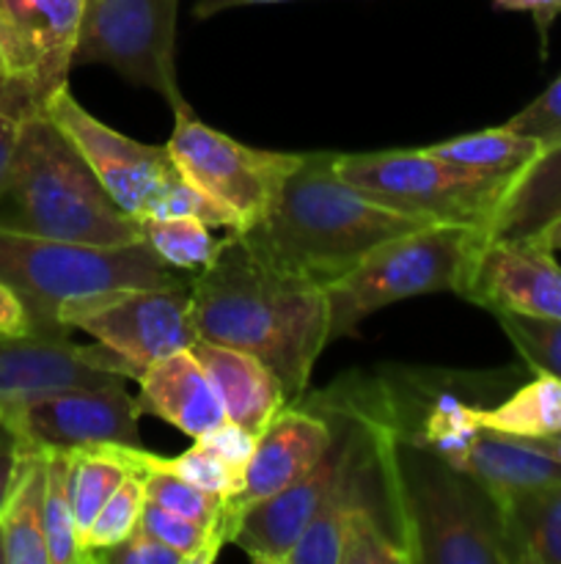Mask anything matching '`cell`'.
I'll list each match as a JSON object with an SVG mask.
<instances>
[{
  "label": "cell",
  "mask_w": 561,
  "mask_h": 564,
  "mask_svg": "<svg viewBox=\"0 0 561 564\" xmlns=\"http://www.w3.org/2000/svg\"><path fill=\"white\" fill-rule=\"evenodd\" d=\"M190 314L198 339L267 364L289 402L306 394L314 364L330 345L322 286L270 264L237 229L226 235L215 262L193 273Z\"/></svg>",
  "instance_id": "6da1fadb"
},
{
  "label": "cell",
  "mask_w": 561,
  "mask_h": 564,
  "mask_svg": "<svg viewBox=\"0 0 561 564\" xmlns=\"http://www.w3.org/2000/svg\"><path fill=\"white\" fill-rule=\"evenodd\" d=\"M336 158L339 152L300 154L267 213L240 231L258 257L322 290L383 242L429 226L355 191L341 180Z\"/></svg>",
  "instance_id": "7a4b0ae2"
},
{
  "label": "cell",
  "mask_w": 561,
  "mask_h": 564,
  "mask_svg": "<svg viewBox=\"0 0 561 564\" xmlns=\"http://www.w3.org/2000/svg\"><path fill=\"white\" fill-rule=\"evenodd\" d=\"M333 389L355 408V444L286 564H416L394 435L355 400L344 378Z\"/></svg>",
  "instance_id": "3957f363"
},
{
  "label": "cell",
  "mask_w": 561,
  "mask_h": 564,
  "mask_svg": "<svg viewBox=\"0 0 561 564\" xmlns=\"http://www.w3.org/2000/svg\"><path fill=\"white\" fill-rule=\"evenodd\" d=\"M0 229L86 246L141 240L138 218L116 204L75 143L44 113L20 121L0 191Z\"/></svg>",
  "instance_id": "277c9868"
},
{
  "label": "cell",
  "mask_w": 561,
  "mask_h": 564,
  "mask_svg": "<svg viewBox=\"0 0 561 564\" xmlns=\"http://www.w3.org/2000/svg\"><path fill=\"white\" fill-rule=\"evenodd\" d=\"M0 281L25 303L33 336L69 339L58 312L66 301L130 286L190 284L165 264L146 240L127 246H86L0 229Z\"/></svg>",
  "instance_id": "5b68a950"
},
{
  "label": "cell",
  "mask_w": 561,
  "mask_h": 564,
  "mask_svg": "<svg viewBox=\"0 0 561 564\" xmlns=\"http://www.w3.org/2000/svg\"><path fill=\"white\" fill-rule=\"evenodd\" d=\"M394 444L416 564H512L498 496L429 449Z\"/></svg>",
  "instance_id": "8992f818"
},
{
  "label": "cell",
  "mask_w": 561,
  "mask_h": 564,
  "mask_svg": "<svg viewBox=\"0 0 561 564\" xmlns=\"http://www.w3.org/2000/svg\"><path fill=\"white\" fill-rule=\"evenodd\" d=\"M355 400L391 430L396 441L421 446L462 466L482 433L476 413L495 405L504 389L501 375L449 372V369L385 367L377 375H344Z\"/></svg>",
  "instance_id": "52a82bcc"
},
{
  "label": "cell",
  "mask_w": 561,
  "mask_h": 564,
  "mask_svg": "<svg viewBox=\"0 0 561 564\" xmlns=\"http://www.w3.org/2000/svg\"><path fill=\"white\" fill-rule=\"evenodd\" d=\"M476 226L432 224L374 248L355 268L324 286L330 308L328 339L352 336L369 314L429 292L462 295L476 253Z\"/></svg>",
  "instance_id": "ba28073f"
},
{
  "label": "cell",
  "mask_w": 561,
  "mask_h": 564,
  "mask_svg": "<svg viewBox=\"0 0 561 564\" xmlns=\"http://www.w3.org/2000/svg\"><path fill=\"white\" fill-rule=\"evenodd\" d=\"M341 180L407 218L424 224L487 226L501 196L517 174L468 169L451 160L435 158L427 149H385V152L339 154Z\"/></svg>",
  "instance_id": "9c48e42d"
},
{
  "label": "cell",
  "mask_w": 561,
  "mask_h": 564,
  "mask_svg": "<svg viewBox=\"0 0 561 564\" xmlns=\"http://www.w3.org/2000/svg\"><path fill=\"white\" fill-rule=\"evenodd\" d=\"M64 330H82L124 361L127 378L141 380L152 364L190 350L198 341L190 314V284L130 286L66 301Z\"/></svg>",
  "instance_id": "30bf717a"
},
{
  "label": "cell",
  "mask_w": 561,
  "mask_h": 564,
  "mask_svg": "<svg viewBox=\"0 0 561 564\" xmlns=\"http://www.w3.org/2000/svg\"><path fill=\"white\" fill-rule=\"evenodd\" d=\"M86 0H0V110L44 113L75 66Z\"/></svg>",
  "instance_id": "8fae6325"
},
{
  "label": "cell",
  "mask_w": 561,
  "mask_h": 564,
  "mask_svg": "<svg viewBox=\"0 0 561 564\" xmlns=\"http://www.w3.org/2000/svg\"><path fill=\"white\" fill-rule=\"evenodd\" d=\"M176 9L179 0H86L75 66H110L127 83L157 91L170 110L182 108Z\"/></svg>",
  "instance_id": "7c38bea8"
},
{
  "label": "cell",
  "mask_w": 561,
  "mask_h": 564,
  "mask_svg": "<svg viewBox=\"0 0 561 564\" xmlns=\"http://www.w3.org/2000/svg\"><path fill=\"white\" fill-rule=\"evenodd\" d=\"M176 169L207 196L240 218V231L256 224L300 154L248 147L204 124L190 105L174 110V135L165 143Z\"/></svg>",
  "instance_id": "4fadbf2b"
},
{
  "label": "cell",
  "mask_w": 561,
  "mask_h": 564,
  "mask_svg": "<svg viewBox=\"0 0 561 564\" xmlns=\"http://www.w3.org/2000/svg\"><path fill=\"white\" fill-rule=\"evenodd\" d=\"M297 402L314 408V411L328 419L330 441L319 463L306 477L297 479L295 485L284 488L280 494L253 505L237 523L231 543L258 564H286L300 534L306 532V527L314 521L319 507L324 505L330 490L339 482L358 435L355 408L333 386L322 394H302Z\"/></svg>",
  "instance_id": "5bb4252c"
},
{
  "label": "cell",
  "mask_w": 561,
  "mask_h": 564,
  "mask_svg": "<svg viewBox=\"0 0 561 564\" xmlns=\"http://www.w3.org/2000/svg\"><path fill=\"white\" fill-rule=\"evenodd\" d=\"M141 405L124 383L69 386L0 402V424L33 449H91V446H143Z\"/></svg>",
  "instance_id": "9a60e30c"
},
{
  "label": "cell",
  "mask_w": 561,
  "mask_h": 564,
  "mask_svg": "<svg viewBox=\"0 0 561 564\" xmlns=\"http://www.w3.org/2000/svg\"><path fill=\"white\" fill-rule=\"evenodd\" d=\"M44 116L53 119L58 130L75 143L116 204L132 218H146L154 198L176 171L168 149L141 143L102 124L72 97L69 86L50 97Z\"/></svg>",
  "instance_id": "2e32d148"
},
{
  "label": "cell",
  "mask_w": 561,
  "mask_h": 564,
  "mask_svg": "<svg viewBox=\"0 0 561 564\" xmlns=\"http://www.w3.org/2000/svg\"><path fill=\"white\" fill-rule=\"evenodd\" d=\"M460 297L490 314L561 319V264L537 237L484 242Z\"/></svg>",
  "instance_id": "e0dca14e"
},
{
  "label": "cell",
  "mask_w": 561,
  "mask_h": 564,
  "mask_svg": "<svg viewBox=\"0 0 561 564\" xmlns=\"http://www.w3.org/2000/svg\"><path fill=\"white\" fill-rule=\"evenodd\" d=\"M330 441V422L302 402L286 405L256 438L242 485L226 501V534H234L240 518L258 501L280 494L306 477Z\"/></svg>",
  "instance_id": "ac0fdd59"
},
{
  "label": "cell",
  "mask_w": 561,
  "mask_h": 564,
  "mask_svg": "<svg viewBox=\"0 0 561 564\" xmlns=\"http://www.w3.org/2000/svg\"><path fill=\"white\" fill-rule=\"evenodd\" d=\"M124 383L99 361V347L72 345L47 336H0V402L69 386Z\"/></svg>",
  "instance_id": "d6986e66"
},
{
  "label": "cell",
  "mask_w": 561,
  "mask_h": 564,
  "mask_svg": "<svg viewBox=\"0 0 561 564\" xmlns=\"http://www.w3.org/2000/svg\"><path fill=\"white\" fill-rule=\"evenodd\" d=\"M138 386L141 394L135 400L141 411L174 424L193 441L215 433L220 424L229 422L218 389L190 350H179L152 364Z\"/></svg>",
  "instance_id": "ffe728a7"
},
{
  "label": "cell",
  "mask_w": 561,
  "mask_h": 564,
  "mask_svg": "<svg viewBox=\"0 0 561 564\" xmlns=\"http://www.w3.org/2000/svg\"><path fill=\"white\" fill-rule=\"evenodd\" d=\"M190 352L207 369L229 422L240 424L256 438L286 405H292L278 375L251 352L212 345V341L204 339H198L190 347Z\"/></svg>",
  "instance_id": "44dd1931"
},
{
  "label": "cell",
  "mask_w": 561,
  "mask_h": 564,
  "mask_svg": "<svg viewBox=\"0 0 561 564\" xmlns=\"http://www.w3.org/2000/svg\"><path fill=\"white\" fill-rule=\"evenodd\" d=\"M561 218V141L542 149L501 196L479 242L531 240Z\"/></svg>",
  "instance_id": "7402d4cb"
},
{
  "label": "cell",
  "mask_w": 561,
  "mask_h": 564,
  "mask_svg": "<svg viewBox=\"0 0 561 564\" xmlns=\"http://www.w3.org/2000/svg\"><path fill=\"white\" fill-rule=\"evenodd\" d=\"M512 564H561V482L498 496Z\"/></svg>",
  "instance_id": "603a6c76"
},
{
  "label": "cell",
  "mask_w": 561,
  "mask_h": 564,
  "mask_svg": "<svg viewBox=\"0 0 561 564\" xmlns=\"http://www.w3.org/2000/svg\"><path fill=\"white\" fill-rule=\"evenodd\" d=\"M460 468L487 485L495 496L561 482V463L531 449L522 441L487 433V430L476 435Z\"/></svg>",
  "instance_id": "cb8c5ba5"
},
{
  "label": "cell",
  "mask_w": 561,
  "mask_h": 564,
  "mask_svg": "<svg viewBox=\"0 0 561 564\" xmlns=\"http://www.w3.org/2000/svg\"><path fill=\"white\" fill-rule=\"evenodd\" d=\"M22 444V441H20ZM9 564H50L44 538V452L22 444V468L3 518Z\"/></svg>",
  "instance_id": "d4e9b609"
},
{
  "label": "cell",
  "mask_w": 561,
  "mask_h": 564,
  "mask_svg": "<svg viewBox=\"0 0 561 564\" xmlns=\"http://www.w3.org/2000/svg\"><path fill=\"white\" fill-rule=\"evenodd\" d=\"M479 427L506 438H542L561 430V378L537 372L506 400L476 413Z\"/></svg>",
  "instance_id": "484cf974"
},
{
  "label": "cell",
  "mask_w": 561,
  "mask_h": 564,
  "mask_svg": "<svg viewBox=\"0 0 561 564\" xmlns=\"http://www.w3.org/2000/svg\"><path fill=\"white\" fill-rule=\"evenodd\" d=\"M424 149L432 152L435 158L451 160V163L468 165V169L495 171V174H520L542 152V147L534 138L520 135L506 124L493 127V130L468 132V135H457L451 141H440Z\"/></svg>",
  "instance_id": "4316f807"
},
{
  "label": "cell",
  "mask_w": 561,
  "mask_h": 564,
  "mask_svg": "<svg viewBox=\"0 0 561 564\" xmlns=\"http://www.w3.org/2000/svg\"><path fill=\"white\" fill-rule=\"evenodd\" d=\"M209 229L212 226L198 218H138L141 240L182 273H198L215 262L226 237H215Z\"/></svg>",
  "instance_id": "83f0119b"
},
{
  "label": "cell",
  "mask_w": 561,
  "mask_h": 564,
  "mask_svg": "<svg viewBox=\"0 0 561 564\" xmlns=\"http://www.w3.org/2000/svg\"><path fill=\"white\" fill-rule=\"evenodd\" d=\"M44 538L50 564H80L72 512V452H44Z\"/></svg>",
  "instance_id": "f1b7e54d"
},
{
  "label": "cell",
  "mask_w": 561,
  "mask_h": 564,
  "mask_svg": "<svg viewBox=\"0 0 561 564\" xmlns=\"http://www.w3.org/2000/svg\"><path fill=\"white\" fill-rule=\"evenodd\" d=\"M143 507H146V479L143 474L130 471L116 494L105 501L97 521L80 543V564H99L110 549L124 543L141 527Z\"/></svg>",
  "instance_id": "f546056e"
},
{
  "label": "cell",
  "mask_w": 561,
  "mask_h": 564,
  "mask_svg": "<svg viewBox=\"0 0 561 564\" xmlns=\"http://www.w3.org/2000/svg\"><path fill=\"white\" fill-rule=\"evenodd\" d=\"M143 479H146V499L152 505L165 507V510L176 512L182 518H190V521L201 523L209 532L218 534L223 543H229V534H226V501L220 496L196 488L193 482L168 471H148L143 474Z\"/></svg>",
  "instance_id": "4dcf8cb0"
},
{
  "label": "cell",
  "mask_w": 561,
  "mask_h": 564,
  "mask_svg": "<svg viewBox=\"0 0 561 564\" xmlns=\"http://www.w3.org/2000/svg\"><path fill=\"white\" fill-rule=\"evenodd\" d=\"M141 527L146 532H152L154 538L163 540L165 545L176 551V554L185 560V564H209L218 560L220 549H223V540L215 532H209L201 523L190 521V518H182L176 512L165 510V507L152 505L146 499L143 507Z\"/></svg>",
  "instance_id": "1f68e13d"
},
{
  "label": "cell",
  "mask_w": 561,
  "mask_h": 564,
  "mask_svg": "<svg viewBox=\"0 0 561 564\" xmlns=\"http://www.w3.org/2000/svg\"><path fill=\"white\" fill-rule=\"evenodd\" d=\"M493 317L534 372H550L561 378V319H539L509 312H495Z\"/></svg>",
  "instance_id": "d6a6232c"
},
{
  "label": "cell",
  "mask_w": 561,
  "mask_h": 564,
  "mask_svg": "<svg viewBox=\"0 0 561 564\" xmlns=\"http://www.w3.org/2000/svg\"><path fill=\"white\" fill-rule=\"evenodd\" d=\"M146 218H198L209 226H223V229L240 231V218L229 207L207 196L201 187L193 185L179 169L165 182Z\"/></svg>",
  "instance_id": "836d02e7"
},
{
  "label": "cell",
  "mask_w": 561,
  "mask_h": 564,
  "mask_svg": "<svg viewBox=\"0 0 561 564\" xmlns=\"http://www.w3.org/2000/svg\"><path fill=\"white\" fill-rule=\"evenodd\" d=\"M506 127L520 135L534 138L542 149L561 141V75L539 94L534 102H528L520 113L512 116Z\"/></svg>",
  "instance_id": "e575fe53"
},
{
  "label": "cell",
  "mask_w": 561,
  "mask_h": 564,
  "mask_svg": "<svg viewBox=\"0 0 561 564\" xmlns=\"http://www.w3.org/2000/svg\"><path fill=\"white\" fill-rule=\"evenodd\" d=\"M99 564H185V560L152 532L138 527L124 543L110 549Z\"/></svg>",
  "instance_id": "d590c367"
},
{
  "label": "cell",
  "mask_w": 561,
  "mask_h": 564,
  "mask_svg": "<svg viewBox=\"0 0 561 564\" xmlns=\"http://www.w3.org/2000/svg\"><path fill=\"white\" fill-rule=\"evenodd\" d=\"M198 441H204L207 446H212V449L218 452V455L240 474H245L248 460H251V455H253V446H256V435H251L248 430H242L240 424H234V422L220 424L215 433L204 435V438H198Z\"/></svg>",
  "instance_id": "8d00e7d4"
},
{
  "label": "cell",
  "mask_w": 561,
  "mask_h": 564,
  "mask_svg": "<svg viewBox=\"0 0 561 564\" xmlns=\"http://www.w3.org/2000/svg\"><path fill=\"white\" fill-rule=\"evenodd\" d=\"M22 468V444L6 424H0V518L9 505Z\"/></svg>",
  "instance_id": "74e56055"
},
{
  "label": "cell",
  "mask_w": 561,
  "mask_h": 564,
  "mask_svg": "<svg viewBox=\"0 0 561 564\" xmlns=\"http://www.w3.org/2000/svg\"><path fill=\"white\" fill-rule=\"evenodd\" d=\"M0 336H33L25 303L6 281H0Z\"/></svg>",
  "instance_id": "f35d334b"
},
{
  "label": "cell",
  "mask_w": 561,
  "mask_h": 564,
  "mask_svg": "<svg viewBox=\"0 0 561 564\" xmlns=\"http://www.w3.org/2000/svg\"><path fill=\"white\" fill-rule=\"evenodd\" d=\"M493 3L504 11H528V14L534 17V22H537L539 36H542V44H544L550 22L559 17L561 0H493Z\"/></svg>",
  "instance_id": "ab89813d"
},
{
  "label": "cell",
  "mask_w": 561,
  "mask_h": 564,
  "mask_svg": "<svg viewBox=\"0 0 561 564\" xmlns=\"http://www.w3.org/2000/svg\"><path fill=\"white\" fill-rule=\"evenodd\" d=\"M16 132H20V121L0 110V191H3L6 174H9L11 154H14L16 147Z\"/></svg>",
  "instance_id": "60d3db41"
},
{
  "label": "cell",
  "mask_w": 561,
  "mask_h": 564,
  "mask_svg": "<svg viewBox=\"0 0 561 564\" xmlns=\"http://www.w3.org/2000/svg\"><path fill=\"white\" fill-rule=\"evenodd\" d=\"M270 3H292V0H198L193 6V14L198 20H207V17L220 14L226 9H242V6H270Z\"/></svg>",
  "instance_id": "b9f144b4"
},
{
  "label": "cell",
  "mask_w": 561,
  "mask_h": 564,
  "mask_svg": "<svg viewBox=\"0 0 561 564\" xmlns=\"http://www.w3.org/2000/svg\"><path fill=\"white\" fill-rule=\"evenodd\" d=\"M517 441H522V444H528L531 449L542 452V455L553 457L556 463H561V430L559 433L542 435V438H517Z\"/></svg>",
  "instance_id": "7bdbcfd3"
},
{
  "label": "cell",
  "mask_w": 561,
  "mask_h": 564,
  "mask_svg": "<svg viewBox=\"0 0 561 564\" xmlns=\"http://www.w3.org/2000/svg\"><path fill=\"white\" fill-rule=\"evenodd\" d=\"M537 240L544 242L548 248H553V251H561V218L553 220V224H550L548 229L537 237Z\"/></svg>",
  "instance_id": "ee69618b"
},
{
  "label": "cell",
  "mask_w": 561,
  "mask_h": 564,
  "mask_svg": "<svg viewBox=\"0 0 561 564\" xmlns=\"http://www.w3.org/2000/svg\"><path fill=\"white\" fill-rule=\"evenodd\" d=\"M0 564H9V554H6V534H3V523H0Z\"/></svg>",
  "instance_id": "f6af8a7d"
},
{
  "label": "cell",
  "mask_w": 561,
  "mask_h": 564,
  "mask_svg": "<svg viewBox=\"0 0 561 564\" xmlns=\"http://www.w3.org/2000/svg\"><path fill=\"white\" fill-rule=\"evenodd\" d=\"M559 14H561V6H559Z\"/></svg>",
  "instance_id": "bcb514c9"
}]
</instances>
